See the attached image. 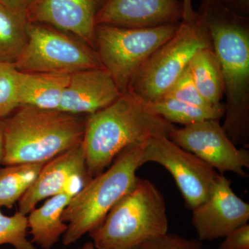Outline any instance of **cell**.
Instances as JSON below:
<instances>
[{
	"label": "cell",
	"instance_id": "obj_4",
	"mask_svg": "<svg viewBox=\"0 0 249 249\" xmlns=\"http://www.w3.org/2000/svg\"><path fill=\"white\" fill-rule=\"evenodd\" d=\"M145 142L124 149L107 170L91 178L72 198L62 216L68 223L62 235L64 245L75 243L99 227L113 206L134 188Z\"/></svg>",
	"mask_w": 249,
	"mask_h": 249
},
{
	"label": "cell",
	"instance_id": "obj_5",
	"mask_svg": "<svg viewBox=\"0 0 249 249\" xmlns=\"http://www.w3.org/2000/svg\"><path fill=\"white\" fill-rule=\"evenodd\" d=\"M168 231L163 195L150 180L138 178L89 236L96 249H130Z\"/></svg>",
	"mask_w": 249,
	"mask_h": 249
},
{
	"label": "cell",
	"instance_id": "obj_29",
	"mask_svg": "<svg viewBox=\"0 0 249 249\" xmlns=\"http://www.w3.org/2000/svg\"><path fill=\"white\" fill-rule=\"evenodd\" d=\"M183 7V21H190L196 16V11H194L192 4V0H181Z\"/></svg>",
	"mask_w": 249,
	"mask_h": 249
},
{
	"label": "cell",
	"instance_id": "obj_1",
	"mask_svg": "<svg viewBox=\"0 0 249 249\" xmlns=\"http://www.w3.org/2000/svg\"><path fill=\"white\" fill-rule=\"evenodd\" d=\"M197 14L206 23L224 81L222 126L236 146H249V18L219 0H203Z\"/></svg>",
	"mask_w": 249,
	"mask_h": 249
},
{
	"label": "cell",
	"instance_id": "obj_3",
	"mask_svg": "<svg viewBox=\"0 0 249 249\" xmlns=\"http://www.w3.org/2000/svg\"><path fill=\"white\" fill-rule=\"evenodd\" d=\"M87 116L20 106L4 119L1 165L46 163L83 142Z\"/></svg>",
	"mask_w": 249,
	"mask_h": 249
},
{
	"label": "cell",
	"instance_id": "obj_18",
	"mask_svg": "<svg viewBox=\"0 0 249 249\" xmlns=\"http://www.w3.org/2000/svg\"><path fill=\"white\" fill-rule=\"evenodd\" d=\"M193 81L205 101L214 107H222L224 81L220 64L213 47L199 49L188 65Z\"/></svg>",
	"mask_w": 249,
	"mask_h": 249
},
{
	"label": "cell",
	"instance_id": "obj_9",
	"mask_svg": "<svg viewBox=\"0 0 249 249\" xmlns=\"http://www.w3.org/2000/svg\"><path fill=\"white\" fill-rule=\"evenodd\" d=\"M155 162L173 177L188 209L204 202L220 174L191 152L178 146L168 137L160 136L144 144L140 165Z\"/></svg>",
	"mask_w": 249,
	"mask_h": 249
},
{
	"label": "cell",
	"instance_id": "obj_16",
	"mask_svg": "<svg viewBox=\"0 0 249 249\" xmlns=\"http://www.w3.org/2000/svg\"><path fill=\"white\" fill-rule=\"evenodd\" d=\"M76 195L73 192H63L49 198L40 208L28 214L32 243L43 249H51L58 242L67 229V224L62 221V213Z\"/></svg>",
	"mask_w": 249,
	"mask_h": 249
},
{
	"label": "cell",
	"instance_id": "obj_13",
	"mask_svg": "<svg viewBox=\"0 0 249 249\" xmlns=\"http://www.w3.org/2000/svg\"><path fill=\"white\" fill-rule=\"evenodd\" d=\"M106 0H35L28 20L76 36L96 50V18Z\"/></svg>",
	"mask_w": 249,
	"mask_h": 249
},
{
	"label": "cell",
	"instance_id": "obj_6",
	"mask_svg": "<svg viewBox=\"0 0 249 249\" xmlns=\"http://www.w3.org/2000/svg\"><path fill=\"white\" fill-rule=\"evenodd\" d=\"M213 47L209 29L201 16L181 21L173 37L152 53L136 73L126 92L145 103L164 96L201 49Z\"/></svg>",
	"mask_w": 249,
	"mask_h": 249
},
{
	"label": "cell",
	"instance_id": "obj_11",
	"mask_svg": "<svg viewBox=\"0 0 249 249\" xmlns=\"http://www.w3.org/2000/svg\"><path fill=\"white\" fill-rule=\"evenodd\" d=\"M91 178L81 142L46 162L35 181L18 201V211L27 215L47 198L66 191L77 194Z\"/></svg>",
	"mask_w": 249,
	"mask_h": 249
},
{
	"label": "cell",
	"instance_id": "obj_31",
	"mask_svg": "<svg viewBox=\"0 0 249 249\" xmlns=\"http://www.w3.org/2000/svg\"><path fill=\"white\" fill-rule=\"evenodd\" d=\"M80 249H96L92 242H88L83 245Z\"/></svg>",
	"mask_w": 249,
	"mask_h": 249
},
{
	"label": "cell",
	"instance_id": "obj_7",
	"mask_svg": "<svg viewBox=\"0 0 249 249\" xmlns=\"http://www.w3.org/2000/svg\"><path fill=\"white\" fill-rule=\"evenodd\" d=\"M180 22L150 28L96 25V51L103 68L125 93L139 69L178 30Z\"/></svg>",
	"mask_w": 249,
	"mask_h": 249
},
{
	"label": "cell",
	"instance_id": "obj_2",
	"mask_svg": "<svg viewBox=\"0 0 249 249\" xmlns=\"http://www.w3.org/2000/svg\"><path fill=\"white\" fill-rule=\"evenodd\" d=\"M174 124L154 114L128 92L87 116L83 143L90 176H97L126 147L160 136L169 138Z\"/></svg>",
	"mask_w": 249,
	"mask_h": 249
},
{
	"label": "cell",
	"instance_id": "obj_27",
	"mask_svg": "<svg viewBox=\"0 0 249 249\" xmlns=\"http://www.w3.org/2000/svg\"><path fill=\"white\" fill-rule=\"evenodd\" d=\"M236 14L249 16V0H219Z\"/></svg>",
	"mask_w": 249,
	"mask_h": 249
},
{
	"label": "cell",
	"instance_id": "obj_22",
	"mask_svg": "<svg viewBox=\"0 0 249 249\" xmlns=\"http://www.w3.org/2000/svg\"><path fill=\"white\" fill-rule=\"evenodd\" d=\"M27 215L16 211L14 215H5L0 210V246L9 245L15 249H36L27 237Z\"/></svg>",
	"mask_w": 249,
	"mask_h": 249
},
{
	"label": "cell",
	"instance_id": "obj_23",
	"mask_svg": "<svg viewBox=\"0 0 249 249\" xmlns=\"http://www.w3.org/2000/svg\"><path fill=\"white\" fill-rule=\"evenodd\" d=\"M14 64L0 62V119H6L19 107L18 78Z\"/></svg>",
	"mask_w": 249,
	"mask_h": 249
},
{
	"label": "cell",
	"instance_id": "obj_8",
	"mask_svg": "<svg viewBox=\"0 0 249 249\" xmlns=\"http://www.w3.org/2000/svg\"><path fill=\"white\" fill-rule=\"evenodd\" d=\"M27 43L14 64L27 73L72 74L103 67L95 49L45 24L29 22Z\"/></svg>",
	"mask_w": 249,
	"mask_h": 249
},
{
	"label": "cell",
	"instance_id": "obj_14",
	"mask_svg": "<svg viewBox=\"0 0 249 249\" xmlns=\"http://www.w3.org/2000/svg\"><path fill=\"white\" fill-rule=\"evenodd\" d=\"M179 0H106L96 18V25L150 28L178 24L183 19Z\"/></svg>",
	"mask_w": 249,
	"mask_h": 249
},
{
	"label": "cell",
	"instance_id": "obj_28",
	"mask_svg": "<svg viewBox=\"0 0 249 249\" xmlns=\"http://www.w3.org/2000/svg\"><path fill=\"white\" fill-rule=\"evenodd\" d=\"M35 0H0V3L16 11L27 13V9Z\"/></svg>",
	"mask_w": 249,
	"mask_h": 249
},
{
	"label": "cell",
	"instance_id": "obj_20",
	"mask_svg": "<svg viewBox=\"0 0 249 249\" xmlns=\"http://www.w3.org/2000/svg\"><path fill=\"white\" fill-rule=\"evenodd\" d=\"M145 105L150 111L168 122L184 126L206 120L219 121L224 117L225 111L224 107L207 109L169 98Z\"/></svg>",
	"mask_w": 249,
	"mask_h": 249
},
{
	"label": "cell",
	"instance_id": "obj_21",
	"mask_svg": "<svg viewBox=\"0 0 249 249\" xmlns=\"http://www.w3.org/2000/svg\"><path fill=\"white\" fill-rule=\"evenodd\" d=\"M45 163L0 166V208L11 209L35 181Z\"/></svg>",
	"mask_w": 249,
	"mask_h": 249
},
{
	"label": "cell",
	"instance_id": "obj_30",
	"mask_svg": "<svg viewBox=\"0 0 249 249\" xmlns=\"http://www.w3.org/2000/svg\"><path fill=\"white\" fill-rule=\"evenodd\" d=\"M4 119H0V166H1V163H2L3 157H4Z\"/></svg>",
	"mask_w": 249,
	"mask_h": 249
},
{
	"label": "cell",
	"instance_id": "obj_17",
	"mask_svg": "<svg viewBox=\"0 0 249 249\" xmlns=\"http://www.w3.org/2000/svg\"><path fill=\"white\" fill-rule=\"evenodd\" d=\"M70 76L71 74L19 71V106L58 110Z\"/></svg>",
	"mask_w": 249,
	"mask_h": 249
},
{
	"label": "cell",
	"instance_id": "obj_10",
	"mask_svg": "<svg viewBox=\"0 0 249 249\" xmlns=\"http://www.w3.org/2000/svg\"><path fill=\"white\" fill-rule=\"evenodd\" d=\"M169 139L178 146L204 160L221 175L232 172L247 178L249 151L239 148L228 137L218 120H206L175 128Z\"/></svg>",
	"mask_w": 249,
	"mask_h": 249
},
{
	"label": "cell",
	"instance_id": "obj_26",
	"mask_svg": "<svg viewBox=\"0 0 249 249\" xmlns=\"http://www.w3.org/2000/svg\"><path fill=\"white\" fill-rule=\"evenodd\" d=\"M218 249H249V225L243 224L224 236Z\"/></svg>",
	"mask_w": 249,
	"mask_h": 249
},
{
	"label": "cell",
	"instance_id": "obj_24",
	"mask_svg": "<svg viewBox=\"0 0 249 249\" xmlns=\"http://www.w3.org/2000/svg\"><path fill=\"white\" fill-rule=\"evenodd\" d=\"M163 98H173V99L178 100V101L195 105L199 107L207 108V109L222 108L213 107L205 101L193 81L188 67L183 72L182 74L178 77L175 83L172 85L171 88L165 93Z\"/></svg>",
	"mask_w": 249,
	"mask_h": 249
},
{
	"label": "cell",
	"instance_id": "obj_12",
	"mask_svg": "<svg viewBox=\"0 0 249 249\" xmlns=\"http://www.w3.org/2000/svg\"><path fill=\"white\" fill-rule=\"evenodd\" d=\"M192 211V224L201 242L224 237L249 219V204L234 193L231 181L221 174L209 197Z\"/></svg>",
	"mask_w": 249,
	"mask_h": 249
},
{
	"label": "cell",
	"instance_id": "obj_19",
	"mask_svg": "<svg viewBox=\"0 0 249 249\" xmlns=\"http://www.w3.org/2000/svg\"><path fill=\"white\" fill-rule=\"evenodd\" d=\"M27 13L0 3V62L14 64L27 45L29 35Z\"/></svg>",
	"mask_w": 249,
	"mask_h": 249
},
{
	"label": "cell",
	"instance_id": "obj_15",
	"mask_svg": "<svg viewBox=\"0 0 249 249\" xmlns=\"http://www.w3.org/2000/svg\"><path fill=\"white\" fill-rule=\"evenodd\" d=\"M121 91L110 73L103 67L72 73L58 110L88 116L114 102Z\"/></svg>",
	"mask_w": 249,
	"mask_h": 249
},
{
	"label": "cell",
	"instance_id": "obj_25",
	"mask_svg": "<svg viewBox=\"0 0 249 249\" xmlns=\"http://www.w3.org/2000/svg\"><path fill=\"white\" fill-rule=\"evenodd\" d=\"M130 249H203V245L199 240L166 232L144 241Z\"/></svg>",
	"mask_w": 249,
	"mask_h": 249
}]
</instances>
